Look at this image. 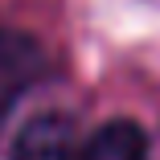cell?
Masks as SVG:
<instances>
[{"instance_id": "cell-1", "label": "cell", "mask_w": 160, "mask_h": 160, "mask_svg": "<svg viewBox=\"0 0 160 160\" xmlns=\"http://www.w3.org/2000/svg\"><path fill=\"white\" fill-rule=\"evenodd\" d=\"M49 74V53L33 33L0 29V123L12 115V107L25 99L37 82Z\"/></svg>"}, {"instance_id": "cell-2", "label": "cell", "mask_w": 160, "mask_h": 160, "mask_svg": "<svg viewBox=\"0 0 160 160\" xmlns=\"http://www.w3.org/2000/svg\"><path fill=\"white\" fill-rule=\"evenodd\" d=\"M74 123L66 115H37L25 123V132L12 140L8 160H74Z\"/></svg>"}, {"instance_id": "cell-3", "label": "cell", "mask_w": 160, "mask_h": 160, "mask_svg": "<svg viewBox=\"0 0 160 160\" xmlns=\"http://www.w3.org/2000/svg\"><path fill=\"white\" fill-rule=\"evenodd\" d=\"M74 160H148V136L136 119H107Z\"/></svg>"}]
</instances>
